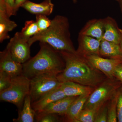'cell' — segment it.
<instances>
[{
  "instance_id": "cell-1",
  "label": "cell",
  "mask_w": 122,
  "mask_h": 122,
  "mask_svg": "<svg viewBox=\"0 0 122 122\" xmlns=\"http://www.w3.org/2000/svg\"><path fill=\"white\" fill-rule=\"evenodd\" d=\"M59 52L65 63L64 69L57 75L61 83L72 81L95 88L107 78L102 72L94 68L76 52Z\"/></svg>"
},
{
  "instance_id": "cell-2",
  "label": "cell",
  "mask_w": 122,
  "mask_h": 122,
  "mask_svg": "<svg viewBox=\"0 0 122 122\" xmlns=\"http://www.w3.org/2000/svg\"><path fill=\"white\" fill-rule=\"evenodd\" d=\"M39 45L37 54L23 64L22 75L30 79L44 74L57 75L65 66L59 51L46 42H39Z\"/></svg>"
},
{
  "instance_id": "cell-3",
  "label": "cell",
  "mask_w": 122,
  "mask_h": 122,
  "mask_svg": "<svg viewBox=\"0 0 122 122\" xmlns=\"http://www.w3.org/2000/svg\"><path fill=\"white\" fill-rule=\"evenodd\" d=\"M38 41L47 43L59 52H76L71 38L69 20L64 16H56L47 30L39 32L29 40L30 46Z\"/></svg>"
},
{
  "instance_id": "cell-4",
  "label": "cell",
  "mask_w": 122,
  "mask_h": 122,
  "mask_svg": "<svg viewBox=\"0 0 122 122\" xmlns=\"http://www.w3.org/2000/svg\"><path fill=\"white\" fill-rule=\"evenodd\" d=\"M122 83L116 77L107 78L90 95L84 108L100 109L117 93Z\"/></svg>"
},
{
  "instance_id": "cell-5",
  "label": "cell",
  "mask_w": 122,
  "mask_h": 122,
  "mask_svg": "<svg viewBox=\"0 0 122 122\" xmlns=\"http://www.w3.org/2000/svg\"><path fill=\"white\" fill-rule=\"evenodd\" d=\"M30 81L23 75L13 78L10 86L0 92V100L12 103L20 110L25 98L29 95Z\"/></svg>"
},
{
  "instance_id": "cell-6",
  "label": "cell",
  "mask_w": 122,
  "mask_h": 122,
  "mask_svg": "<svg viewBox=\"0 0 122 122\" xmlns=\"http://www.w3.org/2000/svg\"><path fill=\"white\" fill-rule=\"evenodd\" d=\"M57 75L52 74H44L35 76L30 79L29 95L32 103L56 89L61 86Z\"/></svg>"
},
{
  "instance_id": "cell-7",
  "label": "cell",
  "mask_w": 122,
  "mask_h": 122,
  "mask_svg": "<svg viewBox=\"0 0 122 122\" xmlns=\"http://www.w3.org/2000/svg\"><path fill=\"white\" fill-rule=\"evenodd\" d=\"M29 40L17 32L10 39L6 48L15 61L22 64L30 58L31 46Z\"/></svg>"
},
{
  "instance_id": "cell-8",
  "label": "cell",
  "mask_w": 122,
  "mask_h": 122,
  "mask_svg": "<svg viewBox=\"0 0 122 122\" xmlns=\"http://www.w3.org/2000/svg\"><path fill=\"white\" fill-rule=\"evenodd\" d=\"M92 66L102 72L107 78L115 77L116 68L122 63V57L116 58L103 57L98 55H91L82 56Z\"/></svg>"
},
{
  "instance_id": "cell-9",
  "label": "cell",
  "mask_w": 122,
  "mask_h": 122,
  "mask_svg": "<svg viewBox=\"0 0 122 122\" xmlns=\"http://www.w3.org/2000/svg\"><path fill=\"white\" fill-rule=\"evenodd\" d=\"M0 70L13 78L22 75L23 64L15 61L6 48L0 52Z\"/></svg>"
},
{
  "instance_id": "cell-10",
  "label": "cell",
  "mask_w": 122,
  "mask_h": 122,
  "mask_svg": "<svg viewBox=\"0 0 122 122\" xmlns=\"http://www.w3.org/2000/svg\"><path fill=\"white\" fill-rule=\"evenodd\" d=\"M78 41V48L76 50L77 54L82 56L91 55H99L101 41L92 37L79 34Z\"/></svg>"
},
{
  "instance_id": "cell-11",
  "label": "cell",
  "mask_w": 122,
  "mask_h": 122,
  "mask_svg": "<svg viewBox=\"0 0 122 122\" xmlns=\"http://www.w3.org/2000/svg\"><path fill=\"white\" fill-rule=\"evenodd\" d=\"M4 0H0V42L10 38L9 33L17 26V24L10 19Z\"/></svg>"
},
{
  "instance_id": "cell-12",
  "label": "cell",
  "mask_w": 122,
  "mask_h": 122,
  "mask_svg": "<svg viewBox=\"0 0 122 122\" xmlns=\"http://www.w3.org/2000/svg\"><path fill=\"white\" fill-rule=\"evenodd\" d=\"M78 96L66 97L48 105L41 110L36 112L37 114H54L64 116L72 102Z\"/></svg>"
},
{
  "instance_id": "cell-13",
  "label": "cell",
  "mask_w": 122,
  "mask_h": 122,
  "mask_svg": "<svg viewBox=\"0 0 122 122\" xmlns=\"http://www.w3.org/2000/svg\"><path fill=\"white\" fill-rule=\"evenodd\" d=\"M104 32L103 19H94L90 20L86 22L79 34L92 37L101 41Z\"/></svg>"
},
{
  "instance_id": "cell-14",
  "label": "cell",
  "mask_w": 122,
  "mask_h": 122,
  "mask_svg": "<svg viewBox=\"0 0 122 122\" xmlns=\"http://www.w3.org/2000/svg\"><path fill=\"white\" fill-rule=\"evenodd\" d=\"M103 20L104 32L102 40L120 44L121 40L120 28L118 27L115 20L109 16Z\"/></svg>"
},
{
  "instance_id": "cell-15",
  "label": "cell",
  "mask_w": 122,
  "mask_h": 122,
  "mask_svg": "<svg viewBox=\"0 0 122 122\" xmlns=\"http://www.w3.org/2000/svg\"><path fill=\"white\" fill-rule=\"evenodd\" d=\"M21 7L32 14L48 16L52 13L54 5L51 0H45L40 3H35L28 0Z\"/></svg>"
},
{
  "instance_id": "cell-16",
  "label": "cell",
  "mask_w": 122,
  "mask_h": 122,
  "mask_svg": "<svg viewBox=\"0 0 122 122\" xmlns=\"http://www.w3.org/2000/svg\"><path fill=\"white\" fill-rule=\"evenodd\" d=\"M66 97V96L62 89L61 86L60 87L47 94L39 100L32 103V107L36 112L39 111L52 103Z\"/></svg>"
},
{
  "instance_id": "cell-17",
  "label": "cell",
  "mask_w": 122,
  "mask_h": 122,
  "mask_svg": "<svg viewBox=\"0 0 122 122\" xmlns=\"http://www.w3.org/2000/svg\"><path fill=\"white\" fill-rule=\"evenodd\" d=\"M61 87L66 97H74L90 94L95 89V87L72 81L62 82Z\"/></svg>"
},
{
  "instance_id": "cell-18",
  "label": "cell",
  "mask_w": 122,
  "mask_h": 122,
  "mask_svg": "<svg viewBox=\"0 0 122 122\" xmlns=\"http://www.w3.org/2000/svg\"><path fill=\"white\" fill-rule=\"evenodd\" d=\"M90 94L78 96L70 105L64 116L66 122H73L83 109L86 102Z\"/></svg>"
},
{
  "instance_id": "cell-19",
  "label": "cell",
  "mask_w": 122,
  "mask_h": 122,
  "mask_svg": "<svg viewBox=\"0 0 122 122\" xmlns=\"http://www.w3.org/2000/svg\"><path fill=\"white\" fill-rule=\"evenodd\" d=\"M36 114L32 107L31 98L29 95L25 98L22 108L19 110L18 117L13 120L14 122H34Z\"/></svg>"
},
{
  "instance_id": "cell-20",
  "label": "cell",
  "mask_w": 122,
  "mask_h": 122,
  "mask_svg": "<svg viewBox=\"0 0 122 122\" xmlns=\"http://www.w3.org/2000/svg\"><path fill=\"white\" fill-rule=\"evenodd\" d=\"M99 55L107 58L122 57V51L119 44L102 40L101 41Z\"/></svg>"
},
{
  "instance_id": "cell-21",
  "label": "cell",
  "mask_w": 122,
  "mask_h": 122,
  "mask_svg": "<svg viewBox=\"0 0 122 122\" xmlns=\"http://www.w3.org/2000/svg\"><path fill=\"white\" fill-rule=\"evenodd\" d=\"M39 32V28L36 21L31 20L25 21L24 27L20 32L22 37L29 40Z\"/></svg>"
},
{
  "instance_id": "cell-22",
  "label": "cell",
  "mask_w": 122,
  "mask_h": 122,
  "mask_svg": "<svg viewBox=\"0 0 122 122\" xmlns=\"http://www.w3.org/2000/svg\"><path fill=\"white\" fill-rule=\"evenodd\" d=\"M99 109L84 108L73 122H94L96 114Z\"/></svg>"
},
{
  "instance_id": "cell-23",
  "label": "cell",
  "mask_w": 122,
  "mask_h": 122,
  "mask_svg": "<svg viewBox=\"0 0 122 122\" xmlns=\"http://www.w3.org/2000/svg\"><path fill=\"white\" fill-rule=\"evenodd\" d=\"M117 92L108 102L107 122H116L118 121Z\"/></svg>"
},
{
  "instance_id": "cell-24",
  "label": "cell",
  "mask_w": 122,
  "mask_h": 122,
  "mask_svg": "<svg viewBox=\"0 0 122 122\" xmlns=\"http://www.w3.org/2000/svg\"><path fill=\"white\" fill-rule=\"evenodd\" d=\"M47 16L44 15H36V21L39 32L46 30L51 25L52 20H50Z\"/></svg>"
},
{
  "instance_id": "cell-25",
  "label": "cell",
  "mask_w": 122,
  "mask_h": 122,
  "mask_svg": "<svg viewBox=\"0 0 122 122\" xmlns=\"http://www.w3.org/2000/svg\"><path fill=\"white\" fill-rule=\"evenodd\" d=\"M59 115L54 114H36L35 120L38 122H61Z\"/></svg>"
},
{
  "instance_id": "cell-26",
  "label": "cell",
  "mask_w": 122,
  "mask_h": 122,
  "mask_svg": "<svg viewBox=\"0 0 122 122\" xmlns=\"http://www.w3.org/2000/svg\"><path fill=\"white\" fill-rule=\"evenodd\" d=\"M108 102L106 103L99 109L96 114L94 122H107Z\"/></svg>"
},
{
  "instance_id": "cell-27",
  "label": "cell",
  "mask_w": 122,
  "mask_h": 122,
  "mask_svg": "<svg viewBox=\"0 0 122 122\" xmlns=\"http://www.w3.org/2000/svg\"><path fill=\"white\" fill-rule=\"evenodd\" d=\"M12 79L7 73L0 70V92L5 90L10 86Z\"/></svg>"
},
{
  "instance_id": "cell-28",
  "label": "cell",
  "mask_w": 122,
  "mask_h": 122,
  "mask_svg": "<svg viewBox=\"0 0 122 122\" xmlns=\"http://www.w3.org/2000/svg\"><path fill=\"white\" fill-rule=\"evenodd\" d=\"M117 96L118 121L122 122V85L118 90Z\"/></svg>"
},
{
  "instance_id": "cell-29",
  "label": "cell",
  "mask_w": 122,
  "mask_h": 122,
  "mask_svg": "<svg viewBox=\"0 0 122 122\" xmlns=\"http://www.w3.org/2000/svg\"><path fill=\"white\" fill-rule=\"evenodd\" d=\"M6 5L8 13L10 16L13 15L15 0H4Z\"/></svg>"
},
{
  "instance_id": "cell-30",
  "label": "cell",
  "mask_w": 122,
  "mask_h": 122,
  "mask_svg": "<svg viewBox=\"0 0 122 122\" xmlns=\"http://www.w3.org/2000/svg\"><path fill=\"white\" fill-rule=\"evenodd\" d=\"M114 75L115 77L122 83V63L118 65L116 68Z\"/></svg>"
},
{
  "instance_id": "cell-31",
  "label": "cell",
  "mask_w": 122,
  "mask_h": 122,
  "mask_svg": "<svg viewBox=\"0 0 122 122\" xmlns=\"http://www.w3.org/2000/svg\"><path fill=\"white\" fill-rule=\"evenodd\" d=\"M28 0H15L13 15H16L19 8Z\"/></svg>"
},
{
  "instance_id": "cell-32",
  "label": "cell",
  "mask_w": 122,
  "mask_h": 122,
  "mask_svg": "<svg viewBox=\"0 0 122 122\" xmlns=\"http://www.w3.org/2000/svg\"><path fill=\"white\" fill-rule=\"evenodd\" d=\"M120 34H121V40H120L119 45H120V48H121V49H122V29H120Z\"/></svg>"
},
{
  "instance_id": "cell-33",
  "label": "cell",
  "mask_w": 122,
  "mask_h": 122,
  "mask_svg": "<svg viewBox=\"0 0 122 122\" xmlns=\"http://www.w3.org/2000/svg\"><path fill=\"white\" fill-rule=\"evenodd\" d=\"M118 1L120 3V8L122 13V0H119Z\"/></svg>"
},
{
  "instance_id": "cell-34",
  "label": "cell",
  "mask_w": 122,
  "mask_h": 122,
  "mask_svg": "<svg viewBox=\"0 0 122 122\" xmlns=\"http://www.w3.org/2000/svg\"><path fill=\"white\" fill-rule=\"evenodd\" d=\"M73 1L74 2H76V0H73Z\"/></svg>"
},
{
  "instance_id": "cell-35",
  "label": "cell",
  "mask_w": 122,
  "mask_h": 122,
  "mask_svg": "<svg viewBox=\"0 0 122 122\" xmlns=\"http://www.w3.org/2000/svg\"><path fill=\"white\" fill-rule=\"evenodd\" d=\"M115 0L117 1H118L119 0Z\"/></svg>"
}]
</instances>
